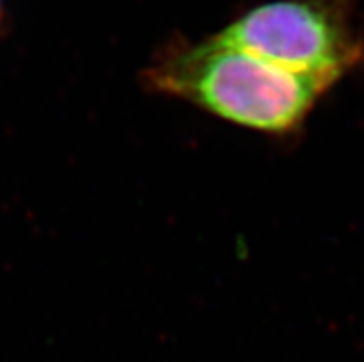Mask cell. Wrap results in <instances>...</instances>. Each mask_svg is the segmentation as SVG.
Returning a JSON list of instances; mask_svg holds the SVG:
<instances>
[{
	"instance_id": "obj_2",
	"label": "cell",
	"mask_w": 364,
	"mask_h": 362,
	"mask_svg": "<svg viewBox=\"0 0 364 362\" xmlns=\"http://www.w3.org/2000/svg\"><path fill=\"white\" fill-rule=\"evenodd\" d=\"M215 36L274 67L333 87L364 67V37L348 0H277L250 9Z\"/></svg>"
},
{
	"instance_id": "obj_1",
	"label": "cell",
	"mask_w": 364,
	"mask_h": 362,
	"mask_svg": "<svg viewBox=\"0 0 364 362\" xmlns=\"http://www.w3.org/2000/svg\"><path fill=\"white\" fill-rule=\"evenodd\" d=\"M146 91L187 102L208 115L252 132L291 137L333 89L259 60L211 36L174 43L143 73Z\"/></svg>"
}]
</instances>
